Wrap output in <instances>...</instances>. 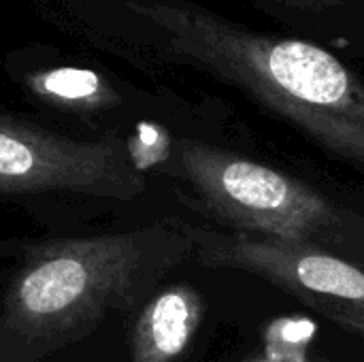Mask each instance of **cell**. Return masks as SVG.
I'll return each mask as SVG.
<instances>
[{
    "mask_svg": "<svg viewBox=\"0 0 364 362\" xmlns=\"http://www.w3.org/2000/svg\"><path fill=\"white\" fill-rule=\"evenodd\" d=\"M160 55L239 90L328 156L364 169V81L303 36L260 32L190 0H126Z\"/></svg>",
    "mask_w": 364,
    "mask_h": 362,
    "instance_id": "1",
    "label": "cell"
},
{
    "mask_svg": "<svg viewBox=\"0 0 364 362\" xmlns=\"http://www.w3.org/2000/svg\"><path fill=\"white\" fill-rule=\"evenodd\" d=\"M186 245L190 235L164 228L38 245L9 288L2 329L23 348L75 341L132 305Z\"/></svg>",
    "mask_w": 364,
    "mask_h": 362,
    "instance_id": "2",
    "label": "cell"
},
{
    "mask_svg": "<svg viewBox=\"0 0 364 362\" xmlns=\"http://www.w3.org/2000/svg\"><path fill=\"white\" fill-rule=\"evenodd\" d=\"M177 160L205 211L232 233L364 260L363 218L309 183L200 141H181Z\"/></svg>",
    "mask_w": 364,
    "mask_h": 362,
    "instance_id": "3",
    "label": "cell"
},
{
    "mask_svg": "<svg viewBox=\"0 0 364 362\" xmlns=\"http://www.w3.org/2000/svg\"><path fill=\"white\" fill-rule=\"evenodd\" d=\"M198 262L256 275L364 341V269L333 252L245 233L188 230Z\"/></svg>",
    "mask_w": 364,
    "mask_h": 362,
    "instance_id": "4",
    "label": "cell"
},
{
    "mask_svg": "<svg viewBox=\"0 0 364 362\" xmlns=\"http://www.w3.org/2000/svg\"><path fill=\"white\" fill-rule=\"evenodd\" d=\"M145 177L117 139L81 141L0 115V194L75 192L132 201Z\"/></svg>",
    "mask_w": 364,
    "mask_h": 362,
    "instance_id": "5",
    "label": "cell"
},
{
    "mask_svg": "<svg viewBox=\"0 0 364 362\" xmlns=\"http://www.w3.org/2000/svg\"><path fill=\"white\" fill-rule=\"evenodd\" d=\"M203 299L192 286L177 284L158 292L139 314L130 339L132 362H177L203 320Z\"/></svg>",
    "mask_w": 364,
    "mask_h": 362,
    "instance_id": "6",
    "label": "cell"
},
{
    "mask_svg": "<svg viewBox=\"0 0 364 362\" xmlns=\"http://www.w3.org/2000/svg\"><path fill=\"white\" fill-rule=\"evenodd\" d=\"M273 17L301 28L307 36L352 45L364 36V0H254Z\"/></svg>",
    "mask_w": 364,
    "mask_h": 362,
    "instance_id": "7",
    "label": "cell"
},
{
    "mask_svg": "<svg viewBox=\"0 0 364 362\" xmlns=\"http://www.w3.org/2000/svg\"><path fill=\"white\" fill-rule=\"evenodd\" d=\"M30 90L55 105L73 109H100L117 100L111 85L87 68H53L28 79Z\"/></svg>",
    "mask_w": 364,
    "mask_h": 362,
    "instance_id": "8",
    "label": "cell"
},
{
    "mask_svg": "<svg viewBox=\"0 0 364 362\" xmlns=\"http://www.w3.org/2000/svg\"><path fill=\"white\" fill-rule=\"evenodd\" d=\"M305 341H307V335L305 337L296 335V339L284 341L282 346H275V348H269L264 354H258L245 362H333L324 356L309 354Z\"/></svg>",
    "mask_w": 364,
    "mask_h": 362,
    "instance_id": "9",
    "label": "cell"
}]
</instances>
